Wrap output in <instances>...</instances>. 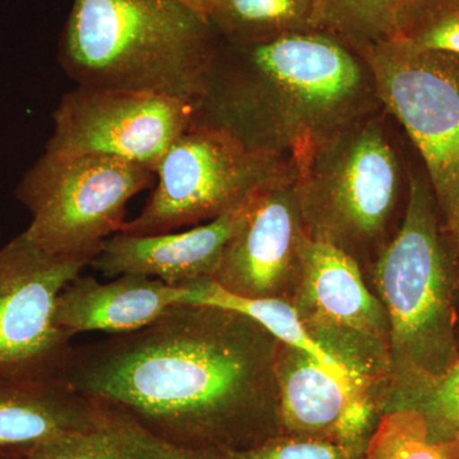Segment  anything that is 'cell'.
Instances as JSON below:
<instances>
[{
	"instance_id": "1",
	"label": "cell",
	"mask_w": 459,
	"mask_h": 459,
	"mask_svg": "<svg viewBox=\"0 0 459 459\" xmlns=\"http://www.w3.org/2000/svg\"><path fill=\"white\" fill-rule=\"evenodd\" d=\"M279 343L244 314L178 304L140 331L74 346L65 382L169 442L238 455L281 434Z\"/></svg>"
},
{
	"instance_id": "2",
	"label": "cell",
	"mask_w": 459,
	"mask_h": 459,
	"mask_svg": "<svg viewBox=\"0 0 459 459\" xmlns=\"http://www.w3.org/2000/svg\"><path fill=\"white\" fill-rule=\"evenodd\" d=\"M192 104V126L294 164L334 132L383 108L369 63L325 31L258 44L219 39Z\"/></svg>"
},
{
	"instance_id": "3",
	"label": "cell",
	"mask_w": 459,
	"mask_h": 459,
	"mask_svg": "<svg viewBox=\"0 0 459 459\" xmlns=\"http://www.w3.org/2000/svg\"><path fill=\"white\" fill-rule=\"evenodd\" d=\"M217 44L210 21L180 0H74L57 60L77 86L193 102Z\"/></svg>"
},
{
	"instance_id": "4",
	"label": "cell",
	"mask_w": 459,
	"mask_h": 459,
	"mask_svg": "<svg viewBox=\"0 0 459 459\" xmlns=\"http://www.w3.org/2000/svg\"><path fill=\"white\" fill-rule=\"evenodd\" d=\"M374 281L391 334L385 394L451 369L459 360V253L422 177H411L403 219L374 262Z\"/></svg>"
},
{
	"instance_id": "5",
	"label": "cell",
	"mask_w": 459,
	"mask_h": 459,
	"mask_svg": "<svg viewBox=\"0 0 459 459\" xmlns=\"http://www.w3.org/2000/svg\"><path fill=\"white\" fill-rule=\"evenodd\" d=\"M294 165L307 237L360 265L377 259L402 188L400 160L382 117L371 114L343 126Z\"/></svg>"
},
{
	"instance_id": "6",
	"label": "cell",
	"mask_w": 459,
	"mask_h": 459,
	"mask_svg": "<svg viewBox=\"0 0 459 459\" xmlns=\"http://www.w3.org/2000/svg\"><path fill=\"white\" fill-rule=\"evenodd\" d=\"M155 178L150 169L114 157L45 151L14 193L31 214L25 232L36 247L90 264L122 230L128 202Z\"/></svg>"
},
{
	"instance_id": "7",
	"label": "cell",
	"mask_w": 459,
	"mask_h": 459,
	"mask_svg": "<svg viewBox=\"0 0 459 459\" xmlns=\"http://www.w3.org/2000/svg\"><path fill=\"white\" fill-rule=\"evenodd\" d=\"M155 175L143 210L119 232L165 234L212 221L296 171L290 160L253 152L225 133L190 126L166 151Z\"/></svg>"
},
{
	"instance_id": "8",
	"label": "cell",
	"mask_w": 459,
	"mask_h": 459,
	"mask_svg": "<svg viewBox=\"0 0 459 459\" xmlns=\"http://www.w3.org/2000/svg\"><path fill=\"white\" fill-rule=\"evenodd\" d=\"M377 98L424 160L444 226L459 225V56L394 39L362 51Z\"/></svg>"
},
{
	"instance_id": "9",
	"label": "cell",
	"mask_w": 459,
	"mask_h": 459,
	"mask_svg": "<svg viewBox=\"0 0 459 459\" xmlns=\"http://www.w3.org/2000/svg\"><path fill=\"white\" fill-rule=\"evenodd\" d=\"M300 265L290 303L304 331L338 364L373 386L383 403L391 367L388 316L368 289L361 265L307 234L301 238Z\"/></svg>"
},
{
	"instance_id": "10",
	"label": "cell",
	"mask_w": 459,
	"mask_h": 459,
	"mask_svg": "<svg viewBox=\"0 0 459 459\" xmlns=\"http://www.w3.org/2000/svg\"><path fill=\"white\" fill-rule=\"evenodd\" d=\"M86 265L48 255L25 231L0 247V377L65 380L74 337L56 325V299Z\"/></svg>"
},
{
	"instance_id": "11",
	"label": "cell",
	"mask_w": 459,
	"mask_h": 459,
	"mask_svg": "<svg viewBox=\"0 0 459 459\" xmlns=\"http://www.w3.org/2000/svg\"><path fill=\"white\" fill-rule=\"evenodd\" d=\"M53 120L48 152L114 157L155 172L192 126L193 104L159 93L77 86L60 100Z\"/></svg>"
},
{
	"instance_id": "12",
	"label": "cell",
	"mask_w": 459,
	"mask_h": 459,
	"mask_svg": "<svg viewBox=\"0 0 459 459\" xmlns=\"http://www.w3.org/2000/svg\"><path fill=\"white\" fill-rule=\"evenodd\" d=\"M296 175L247 201L240 225L223 250L213 280L231 294L291 301L300 279V243L307 234Z\"/></svg>"
},
{
	"instance_id": "13",
	"label": "cell",
	"mask_w": 459,
	"mask_h": 459,
	"mask_svg": "<svg viewBox=\"0 0 459 459\" xmlns=\"http://www.w3.org/2000/svg\"><path fill=\"white\" fill-rule=\"evenodd\" d=\"M276 377L281 433L365 452L383 413L382 398L373 386L282 342L277 347Z\"/></svg>"
},
{
	"instance_id": "14",
	"label": "cell",
	"mask_w": 459,
	"mask_h": 459,
	"mask_svg": "<svg viewBox=\"0 0 459 459\" xmlns=\"http://www.w3.org/2000/svg\"><path fill=\"white\" fill-rule=\"evenodd\" d=\"M247 201L231 211L183 232L131 235L117 232L105 241L90 263L105 277L141 274L180 286L204 277H214L228 246L237 231Z\"/></svg>"
},
{
	"instance_id": "15",
	"label": "cell",
	"mask_w": 459,
	"mask_h": 459,
	"mask_svg": "<svg viewBox=\"0 0 459 459\" xmlns=\"http://www.w3.org/2000/svg\"><path fill=\"white\" fill-rule=\"evenodd\" d=\"M110 410L65 380L0 377V452L33 449L104 425Z\"/></svg>"
},
{
	"instance_id": "16",
	"label": "cell",
	"mask_w": 459,
	"mask_h": 459,
	"mask_svg": "<svg viewBox=\"0 0 459 459\" xmlns=\"http://www.w3.org/2000/svg\"><path fill=\"white\" fill-rule=\"evenodd\" d=\"M183 294L181 286L141 274H122L108 283L80 274L57 296L56 323L72 337L84 332L131 333L180 304Z\"/></svg>"
},
{
	"instance_id": "17",
	"label": "cell",
	"mask_w": 459,
	"mask_h": 459,
	"mask_svg": "<svg viewBox=\"0 0 459 459\" xmlns=\"http://www.w3.org/2000/svg\"><path fill=\"white\" fill-rule=\"evenodd\" d=\"M27 459H238L237 453L178 446L110 410L108 421L33 449Z\"/></svg>"
},
{
	"instance_id": "18",
	"label": "cell",
	"mask_w": 459,
	"mask_h": 459,
	"mask_svg": "<svg viewBox=\"0 0 459 459\" xmlns=\"http://www.w3.org/2000/svg\"><path fill=\"white\" fill-rule=\"evenodd\" d=\"M318 0H219L208 17L220 40L258 44L319 31Z\"/></svg>"
},
{
	"instance_id": "19",
	"label": "cell",
	"mask_w": 459,
	"mask_h": 459,
	"mask_svg": "<svg viewBox=\"0 0 459 459\" xmlns=\"http://www.w3.org/2000/svg\"><path fill=\"white\" fill-rule=\"evenodd\" d=\"M180 286L184 289L180 304L208 305V307L244 314L261 325L263 328L267 329L280 342L298 347L310 353L329 369L338 374L360 379L342 365L338 364L327 352L323 351L312 338L307 336L294 307L289 301L277 300V299L244 298V296L231 294L223 290L212 277L189 281Z\"/></svg>"
},
{
	"instance_id": "20",
	"label": "cell",
	"mask_w": 459,
	"mask_h": 459,
	"mask_svg": "<svg viewBox=\"0 0 459 459\" xmlns=\"http://www.w3.org/2000/svg\"><path fill=\"white\" fill-rule=\"evenodd\" d=\"M418 0H318L319 31L336 36L359 53L400 36Z\"/></svg>"
},
{
	"instance_id": "21",
	"label": "cell",
	"mask_w": 459,
	"mask_h": 459,
	"mask_svg": "<svg viewBox=\"0 0 459 459\" xmlns=\"http://www.w3.org/2000/svg\"><path fill=\"white\" fill-rule=\"evenodd\" d=\"M400 409L421 413L435 439L459 440V360L442 376L389 388L383 412Z\"/></svg>"
},
{
	"instance_id": "22",
	"label": "cell",
	"mask_w": 459,
	"mask_h": 459,
	"mask_svg": "<svg viewBox=\"0 0 459 459\" xmlns=\"http://www.w3.org/2000/svg\"><path fill=\"white\" fill-rule=\"evenodd\" d=\"M361 459H459V440L435 439L418 411H386Z\"/></svg>"
},
{
	"instance_id": "23",
	"label": "cell",
	"mask_w": 459,
	"mask_h": 459,
	"mask_svg": "<svg viewBox=\"0 0 459 459\" xmlns=\"http://www.w3.org/2000/svg\"><path fill=\"white\" fill-rule=\"evenodd\" d=\"M397 39L418 49L459 56V0H418Z\"/></svg>"
},
{
	"instance_id": "24",
	"label": "cell",
	"mask_w": 459,
	"mask_h": 459,
	"mask_svg": "<svg viewBox=\"0 0 459 459\" xmlns=\"http://www.w3.org/2000/svg\"><path fill=\"white\" fill-rule=\"evenodd\" d=\"M364 452L342 444L279 434L249 451L238 453V459H361Z\"/></svg>"
},
{
	"instance_id": "25",
	"label": "cell",
	"mask_w": 459,
	"mask_h": 459,
	"mask_svg": "<svg viewBox=\"0 0 459 459\" xmlns=\"http://www.w3.org/2000/svg\"><path fill=\"white\" fill-rule=\"evenodd\" d=\"M180 2L189 5L190 8L195 9V11H197L198 13H201L202 16L208 20L219 0H180Z\"/></svg>"
},
{
	"instance_id": "26",
	"label": "cell",
	"mask_w": 459,
	"mask_h": 459,
	"mask_svg": "<svg viewBox=\"0 0 459 459\" xmlns=\"http://www.w3.org/2000/svg\"><path fill=\"white\" fill-rule=\"evenodd\" d=\"M0 459H27V455L18 452H0Z\"/></svg>"
},
{
	"instance_id": "27",
	"label": "cell",
	"mask_w": 459,
	"mask_h": 459,
	"mask_svg": "<svg viewBox=\"0 0 459 459\" xmlns=\"http://www.w3.org/2000/svg\"><path fill=\"white\" fill-rule=\"evenodd\" d=\"M453 240L455 241V246H457L458 253H459V225L457 230H455V234H453ZM458 340H459V316H458Z\"/></svg>"
}]
</instances>
